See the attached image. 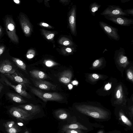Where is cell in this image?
<instances>
[{"label": "cell", "mask_w": 133, "mask_h": 133, "mask_svg": "<svg viewBox=\"0 0 133 133\" xmlns=\"http://www.w3.org/2000/svg\"><path fill=\"white\" fill-rule=\"evenodd\" d=\"M76 108L81 113L95 118L105 119L108 116L107 112L96 107L79 105L76 107Z\"/></svg>", "instance_id": "obj_1"}, {"label": "cell", "mask_w": 133, "mask_h": 133, "mask_svg": "<svg viewBox=\"0 0 133 133\" xmlns=\"http://www.w3.org/2000/svg\"><path fill=\"white\" fill-rule=\"evenodd\" d=\"M31 91L45 102L50 101H61L63 99L60 94L56 92L46 93L36 88L30 86Z\"/></svg>", "instance_id": "obj_2"}, {"label": "cell", "mask_w": 133, "mask_h": 133, "mask_svg": "<svg viewBox=\"0 0 133 133\" xmlns=\"http://www.w3.org/2000/svg\"><path fill=\"white\" fill-rule=\"evenodd\" d=\"M9 112L13 117L22 122L28 121L33 117L32 113L17 107H14L10 108L9 110Z\"/></svg>", "instance_id": "obj_3"}, {"label": "cell", "mask_w": 133, "mask_h": 133, "mask_svg": "<svg viewBox=\"0 0 133 133\" xmlns=\"http://www.w3.org/2000/svg\"><path fill=\"white\" fill-rule=\"evenodd\" d=\"M5 25L7 34L10 39L14 42L18 43L19 39L16 33L15 23L11 17L9 16L6 17Z\"/></svg>", "instance_id": "obj_4"}, {"label": "cell", "mask_w": 133, "mask_h": 133, "mask_svg": "<svg viewBox=\"0 0 133 133\" xmlns=\"http://www.w3.org/2000/svg\"><path fill=\"white\" fill-rule=\"evenodd\" d=\"M99 25L104 33L110 39L118 41L120 39L117 28L109 25L103 21L99 22Z\"/></svg>", "instance_id": "obj_5"}, {"label": "cell", "mask_w": 133, "mask_h": 133, "mask_svg": "<svg viewBox=\"0 0 133 133\" xmlns=\"http://www.w3.org/2000/svg\"><path fill=\"white\" fill-rule=\"evenodd\" d=\"M104 17L107 19L118 25L129 26L133 24V19L119 15H105Z\"/></svg>", "instance_id": "obj_6"}, {"label": "cell", "mask_w": 133, "mask_h": 133, "mask_svg": "<svg viewBox=\"0 0 133 133\" xmlns=\"http://www.w3.org/2000/svg\"><path fill=\"white\" fill-rule=\"evenodd\" d=\"M2 78L1 80H2L4 84L12 88L20 95L28 98H31V96L26 91V88L25 84L21 83L17 85H14L12 84L5 77Z\"/></svg>", "instance_id": "obj_7"}, {"label": "cell", "mask_w": 133, "mask_h": 133, "mask_svg": "<svg viewBox=\"0 0 133 133\" xmlns=\"http://www.w3.org/2000/svg\"><path fill=\"white\" fill-rule=\"evenodd\" d=\"M100 14L103 16L108 15L128 16L119 6L115 5H108Z\"/></svg>", "instance_id": "obj_8"}, {"label": "cell", "mask_w": 133, "mask_h": 133, "mask_svg": "<svg viewBox=\"0 0 133 133\" xmlns=\"http://www.w3.org/2000/svg\"><path fill=\"white\" fill-rule=\"evenodd\" d=\"M34 85L40 89L46 90H54L56 86L51 83L42 79L36 78H31Z\"/></svg>", "instance_id": "obj_9"}, {"label": "cell", "mask_w": 133, "mask_h": 133, "mask_svg": "<svg viewBox=\"0 0 133 133\" xmlns=\"http://www.w3.org/2000/svg\"><path fill=\"white\" fill-rule=\"evenodd\" d=\"M15 71V70L9 60H5L0 64V72L2 73L11 74Z\"/></svg>", "instance_id": "obj_10"}, {"label": "cell", "mask_w": 133, "mask_h": 133, "mask_svg": "<svg viewBox=\"0 0 133 133\" xmlns=\"http://www.w3.org/2000/svg\"><path fill=\"white\" fill-rule=\"evenodd\" d=\"M4 75L11 80L19 83H23L25 84H30V83L27 79L19 75L15 71L11 74H5Z\"/></svg>", "instance_id": "obj_11"}, {"label": "cell", "mask_w": 133, "mask_h": 133, "mask_svg": "<svg viewBox=\"0 0 133 133\" xmlns=\"http://www.w3.org/2000/svg\"><path fill=\"white\" fill-rule=\"evenodd\" d=\"M18 107L30 112L32 114H36L41 111V109L39 106L32 104L20 105Z\"/></svg>", "instance_id": "obj_12"}, {"label": "cell", "mask_w": 133, "mask_h": 133, "mask_svg": "<svg viewBox=\"0 0 133 133\" xmlns=\"http://www.w3.org/2000/svg\"><path fill=\"white\" fill-rule=\"evenodd\" d=\"M72 76L71 71L69 70H65L61 74L59 81L64 84H68L70 81Z\"/></svg>", "instance_id": "obj_13"}, {"label": "cell", "mask_w": 133, "mask_h": 133, "mask_svg": "<svg viewBox=\"0 0 133 133\" xmlns=\"http://www.w3.org/2000/svg\"><path fill=\"white\" fill-rule=\"evenodd\" d=\"M8 97L12 101L18 103H25L27 102L19 95L14 93L8 92L6 93Z\"/></svg>", "instance_id": "obj_14"}, {"label": "cell", "mask_w": 133, "mask_h": 133, "mask_svg": "<svg viewBox=\"0 0 133 133\" xmlns=\"http://www.w3.org/2000/svg\"><path fill=\"white\" fill-rule=\"evenodd\" d=\"M31 77L33 78L42 79L46 78L47 75L43 71L37 70H33L29 72Z\"/></svg>", "instance_id": "obj_15"}, {"label": "cell", "mask_w": 133, "mask_h": 133, "mask_svg": "<svg viewBox=\"0 0 133 133\" xmlns=\"http://www.w3.org/2000/svg\"><path fill=\"white\" fill-rule=\"evenodd\" d=\"M67 129H82L87 130V128L84 126L76 123L72 124L64 125L62 128V130L63 131L64 130Z\"/></svg>", "instance_id": "obj_16"}, {"label": "cell", "mask_w": 133, "mask_h": 133, "mask_svg": "<svg viewBox=\"0 0 133 133\" xmlns=\"http://www.w3.org/2000/svg\"><path fill=\"white\" fill-rule=\"evenodd\" d=\"M101 5L98 4L96 2L91 3L89 6V11L91 14L93 16H95L96 14V12L101 7Z\"/></svg>", "instance_id": "obj_17"}, {"label": "cell", "mask_w": 133, "mask_h": 133, "mask_svg": "<svg viewBox=\"0 0 133 133\" xmlns=\"http://www.w3.org/2000/svg\"><path fill=\"white\" fill-rule=\"evenodd\" d=\"M12 59L19 68L23 70H26V65L19 58L14 57H12Z\"/></svg>", "instance_id": "obj_18"}, {"label": "cell", "mask_w": 133, "mask_h": 133, "mask_svg": "<svg viewBox=\"0 0 133 133\" xmlns=\"http://www.w3.org/2000/svg\"><path fill=\"white\" fill-rule=\"evenodd\" d=\"M55 114L58 118L61 119H65L68 116L67 112L62 109H59L56 110L55 112Z\"/></svg>", "instance_id": "obj_19"}, {"label": "cell", "mask_w": 133, "mask_h": 133, "mask_svg": "<svg viewBox=\"0 0 133 133\" xmlns=\"http://www.w3.org/2000/svg\"><path fill=\"white\" fill-rule=\"evenodd\" d=\"M5 129L6 131L8 133H17L21 130V129L16 124H14L10 128Z\"/></svg>", "instance_id": "obj_20"}, {"label": "cell", "mask_w": 133, "mask_h": 133, "mask_svg": "<svg viewBox=\"0 0 133 133\" xmlns=\"http://www.w3.org/2000/svg\"><path fill=\"white\" fill-rule=\"evenodd\" d=\"M119 116L121 119L125 124L129 126H131L132 124L128 118L121 112H120Z\"/></svg>", "instance_id": "obj_21"}, {"label": "cell", "mask_w": 133, "mask_h": 133, "mask_svg": "<svg viewBox=\"0 0 133 133\" xmlns=\"http://www.w3.org/2000/svg\"><path fill=\"white\" fill-rule=\"evenodd\" d=\"M26 23V22L24 21L20 23L24 32L25 34H28L29 33L30 29L29 26Z\"/></svg>", "instance_id": "obj_22"}, {"label": "cell", "mask_w": 133, "mask_h": 133, "mask_svg": "<svg viewBox=\"0 0 133 133\" xmlns=\"http://www.w3.org/2000/svg\"><path fill=\"white\" fill-rule=\"evenodd\" d=\"M63 132L65 133H81L80 130L76 129H67L64 130Z\"/></svg>", "instance_id": "obj_23"}, {"label": "cell", "mask_w": 133, "mask_h": 133, "mask_svg": "<svg viewBox=\"0 0 133 133\" xmlns=\"http://www.w3.org/2000/svg\"><path fill=\"white\" fill-rule=\"evenodd\" d=\"M15 124V122L13 121H9L6 122L4 125L5 129L9 128L12 127Z\"/></svg>", "instance_id": "obj_24"}, {"label": "cell", "mask_w": 133, "mask_h": 133, "mask_svg": "<svg viewBox=\"0 0 133 133\" xmlns=\"http://www.w3.org/2000/svg\"><path fill=\"white\" fill-rule=\"evenodd\" d=\"M124 12L127 14L128 16L130 15H133V9H130L126 10H123Z\"/></svg>", "instance_id": "obj_25"}, {"label": "cell", "mask_w": 133, "mask_h": 133, "mask_svg": "<svg viewBox=\"0 0 133 133\" xmlns=\"http://www.w3.org/2000/svg\"><path fill=\"white\" fill-rule=\"evenodd\" d=\"M45 64L47 66L49 67L52 66L56 65L55 64V63L49 61H46Z\"/></svg>", "instance_id": "obj_26"}, {"label": "cell", "mask_w": 133, "mask_h": 133, "mask_svg": "<svg viewBox=\"0 0 133 133\" xmlns=\"http://www.w3.org/2000/svg\"><path fill=\"white\" fill-rule=\"evenodd\" d=\"M69 23L71 24H73L75 23V18L74 16H71L69 18Z\"/></svg>", "instance_id": "obj_27"}, {"label": "cell", "mask_w": 133, "mask_h": 133, "mask_svg": "<svg viewBox=\"0 0 133 133\" xmlns=\"http://www.w3.org/2000/svg\"><path fill=\"white\" fill-rule=\"evenodd\" d=\"M100 62V61L99 59H97L96 60L93 64V65L94 67L97 66L99 64Z\"/></svg>", "instance_id": "obj_28"}, {"label": "cell", "mask_w": 133, "mask_h": 133, "mask_svg": "<svg viewBox=\"0 0 133 133\" xmlns=\"http://www.w3.org/2000/svg\"><path fill=\"white\" fill-rule=\"evenodd\" d=\"M127 76L128 78L130 79H132L133 78V74L130 71H129L127 73Z\"/></svg>", "instance_id": "obj_29"}, {"label": "cell", "mask_w": 133, "mask_h": 133, "mask_svg": "<svg viewBox=\"0 0 133 133\" xmlns=\"http://www.w3.org/2000/svg\"><path fill=\"white\" fill-rule=\"evenodd\" d=\"M5 49V47L3 46H0V55L3 54Z\"/></svg>", "instance_id": "obj_30"}, {"label": "cell", "mask_w": 133, "mask_h": 133, "mask_svg": "<svg viewBox=\"0 0 133 133\" xmlns=\"http://www.w3.org/2000/svg\"><path fill=\"white\" fill-rule=\"evenodd\" d=\"M121 92L119 90H118L116 93V96L117 98H119L121 97Z\"/></svg>", "instance_id": "obj_31"}, {"label": "cell", "mask_w": 133, "mask_h": 133, "mask_svg": "<svg viewBox=\"0 0 133 133\" xmlns=\"http://www.w3.org/2000/svg\"><path fill=\"white\" fill-rule=\"evenodd\" d=\"M54 35L53 34H50L48 35L46 38L48 39H50L54 37Z\"/></svg>", "instance_id": "obj_32"}, {"label": "cell", "mask_w": 133, "mask_h": 133, "mask_svg": "<svg viewBox=\"0 0 133 133\" xmlns=\"http://www.w3.org/2000/svg\"><path fill=\"white\" fill-rule=\"evenodd\" d=\"M111 87V85L110 84H108L105 86V88L107 90L109 89Z\"/></svg>", "instance_id": "obj_33"}, {"label": "cell", "mask_w": 133, "mask_h": 133, "mask_svg": "<svg viewBox=\"0 0 133 133\" xmlns=\"http://www.w3.org/2000/svg\"><path fill=\"white\" fill-rule=\"evenodd\" d=\"M28 54L26 56L27 57L29 58H33L34 57V55L32 54Z\"/></svg>", "instance_id": "obj_34"}, {"label": "cell", "mask_w": 133, "mask_h": 133, "mask_svg": "<svg viewBox=\"0 0 133 133\" xmlns=\"http://www.w3.org/2000/svg\"><path fill=\"white\" fill-rule=\"evenodd\" d=\"M92 76L93 78L96 79H98L99 77L98 75L96 74H93L92 75Z\"/></svg>", "instance_id": "obj_35"}, {"label": "cell", "mask_w": 133, "mask_h": 133, "mask_svg": "<svg viewBox=\"0 0 133 133\" xmlns=\"http://www.w3.org/2000/svg\"><path fill=\"white\" fill-rule=\"evenodd\" d=\"M70 44L69 41H64L63 43V44L65 45H67L69 44Z\"/></svg>", "instance_id": "obj_36"}, {"label": "cell", "mask_w": 133, "mask_h": 133, "mask_svg": "<svg viewBox=\"0 0 133 133\" xmlns=\"http://www.w3.org/2000/svg\"><path fill=\"white\" fill-rule=\"evenodd\" d=\"M66 51L69 52H72V49L70 48H67L66 49Z\"/></svg>", "instance_id": "obj_37"}, {"label": "cell", "mask_w": 133, "mask_h": 133, "mask_svg": "<svg viewBox=\"0 0 133 133\" xmlns=\"http://www.w3.org/2000/svg\"><path fill=\"white\" fill-rule=\"evenodd\" d=\"M3 88V85L0 82V92H1Z\"/></svg>", "instance_id": "obj_38"}, {"label": "cell", "mask_w": 133, "mask_h": 133, "mask_svg": "<svg viewBox=\"0 0 133 133\" xmlns=\"http://www.w3.org/2000/svg\"><path fill=\"white\" fill-rule=\"evenodd\" d=\"M130 1V0H121V1L122 3H125L128 2Z\"/></svg>", "instance_id": "obj_39"}, {"label": "cell", "mask_w": 133, "mask_h": 133, "mask_svg": "<svg viewBox=\"0 0 133 133\" xmlns=\"http://www.w3.org/2000/svg\"><path fill=\"white\" fill-rule=\"evenodd\" d=\"M2 33V30L1 27L0 26V36H1Z\"/></svg>", "instance_id": "obj_40"}, {"label": "cell", "mask_w": 133, "mask_h": 133, "mask_svg": "<svg viewBox=\"0 0 133 133\" xmlns=\"http://www.w3.org/2000/svg\"><path fill=\"white\" fill-rule=\"evenodd\" d=\"M42 25L45 26H48L49 25L48 24L45 23H43Z\"/></svg>", "instance_id": "obj_41"}, {"label": "cell", "mask_w": 133, "mask_h": 133, "mask_svg": "<svg viewBox=\"0 0 133 133\" xmlns=\"http://www.w3.org/2000/svg\"><path fill=\"white\" fill-rule=\"evenodd\" d=\"M14 2L17 4H18L20 3V1L19 0H14Z\"/></svg>", "instance_id": "obj_42"}, {"label": "cell", "mask_w": 133, "mask_h": 133, "mask_svg": "<svg viewBox=\"0 0 133 133\" xmlns=\"http://www.w3.org/2000/svg\"><path fill=\"white\" fill-rule=\"evenodd\" d=\"M18 124L20 126H22L23 125V124L21 123H18Z\"/></svg>", "instance_id": "obj_43"}, {"label": "cell", "mask_w": 133, "mask_h": 133, "mask_svg": "<svg viewBox=\"0 0 133 133\" xmlns=\"http://www.w3.org/2000/svg\"><path fill=\"white\" fill-rule=\"evenodd\" d=\"M24 133H29V132L28 130H26Z\"/></svg>", "instance_id": "obj_44"}, {"label": "cell", "mask_w": 133, "mask_h": 133, "mask_svg": "<svg viewBox=\"0 0 133 133\" xmlns=\"http://www.w3.org/2000/svg\"><path fill=\"white\" fill-rule=\"evenodd\" d=\"M77 82L76 81H74L73 82V84H77Z\"/></svg>", "instance_id": "obj_45"}, {"label": "cell", "mask_w": 133, "mask_h": 133, "mask_svg": "<svg viewBox=\"0 0 133 133\" xmlns=\"http://www.w3.org/2000/svg\"><path fill=\"white\" fill-rule=\"evenodd\" d=\"M98 133H103V132L102 131H99Z\"/></svg>", "instance_id": "obj_46"}]
</instances>
